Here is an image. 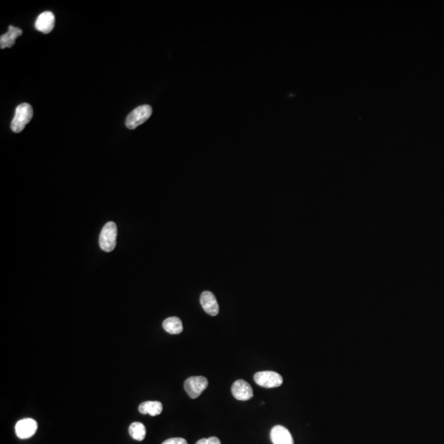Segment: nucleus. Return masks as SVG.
I'll use <instances>...</instances> for the list:
<instances>
[{
    "instance_id": "obj_13",
    "label": "nucleus",
    "mask_w": 444,
    "mask_h": 444,
    "mask_svg": "<svg viewBox=\"0 0 444 444\" xmlns=\"http://www.w3.org/2000/svg\"><path fill=\"white\" fill-rule=\"evenodd\" d=\"M163 328L170 334H179L183 332V323L179 318L171 317L163 322Z\"/></svg>"
},
{
    "instance_id": "obj_5",
    "label": "nucleus",
    "mask_w": 444,
    "mask_h": 444,
    "mask_svg": "<svg viewBox=\"0 0 444 444\" xmlns=\"http://www.w3.org/2000/svg\"><path fill=\"white\" fill-rule=\"evenodd\" d=\"M208 386V380L202 376H192L184 382V389L192 399H196Z\"/></svg>"
},
{
    "instance_id": "obj_1",
    "label": "nucleus",
    "mask_w": 444,
    "mask_h": 444,
    "mask_svg": "<svg viewBox=\"0 0 444 444\" xmlns=\"http://www.w3.org/2000/svg\"><path fill=\"white\" fill-rule=\"evenodd\" d=\"M33 116V109L30 104H20L15 110V115L12 120L11 129L14 133H21L26 125L31 121Z\"/></svg>"
},
{
    "instance_id": "obj_14",
    "label": "nucleus",
    "mask_w": 444,
    "mask_h": 444,
    "mask_svg": "<svg viewBox=\"0 0 444 444\" xmlns=\"http://www.w3.org/2000/svg\"><path fill=\"white\" fill-rule=\"evenodd\" d=\"M129 434L133 439L142 441L146 437V428L144 424L139 422H134L129 426Z\"/></svg>"
},
{
    "instance_id": "obj_6",
    "label": "nucleus",
    "mask_w": 444,
    "mask_h": 444,
    "mask_svg": "<svg viewBox=\"0 0 444 444\" xmlns=\"http://www.w3.org/2000/svg\"><path fill=\"white\" fill-rule=\"evenodd\" d=\"M232 392L234 397L239 401H248L254 396V391L251 385L243 379L234 382Z\"/></svg>"
},
{
    "instance_id": "obj_7",
    "label": "nucleus",
    "mask_w": 444,
    "mask_h": 444,
    "mask_svg": "<svg viewBox=\"0 0 444 444\" xmlns=\"http://www.w3.org/2000/svg\"><path fill=\"white\" fill-rule=\"evenodd\" d=\"M37 421L33 419H23L19 420L15 426L16 434L21 439H27L32 437L37 430Z\"/></svg>"
},
{
    "instance_id": "obj_15",
    "label": "nucleus",
    "mask_w": 444,
    "mask_h": 444,
    "mask_svg": "<svg viewBox=\"0 0 444 444\" xmlns=\"http://www.w3.org/2000/svg\"><path fill=\"white\" fill-rule=\"evenodd\" d=\"M196 444H221L219 438L216 437H211L209 438H202L197 441Z\"/></svg>"
},
{
    "instance_id": "obj_8",
    "label": "nucleus",
    "mask_w": 444,
    "mask_h": 444,
    "mask_svg": "<svg viewBox=\"0 0 444 444\" xmlns=\"http://www.w3.org/2000/svg\"><path fill=\"white\" fill-rule=\"evenodd\" d=\"M55 18L53 13L46 11L40 14L35 23V28L37 31L48 34L52 32L55 28Z\"/></svg>"
},
{
    "instance_id": "obj_2",
    "label": "nucleus",
    "mask_w": 444,
    "mask_h": 444,
    "mask_svg": "<svg viewBox=\"0 0 444 444\" xmlns=\"http://www.w3.org/2000/svg\"><path fill=\"white\" fill-rule=\"evenodd\" d=\"M118 230L115 222L110 221L105 225L102 228L99 244L101 250L105 252H112L116 246V238Z\"/></svg>"
},
{
    "instance_id": "obj_12",
    "label": "nucleus",
    "mask_w": 444,
    "mask_h": 444,
    "mask_svg": "<svg viewBox=\"0 0 444 444\" xmlns=\"http://www.w3.org/2000/svg\"><path fill=\"white\" fill-rule=\"evenodd\" d=\"M138 410L141 414H149L151 416H156L162 412V404L160 401H145L139 405Z\"/></svg>"
},
{
    "instance_id": "obj_3",
    "label": "nucleus",
    "mask_w": 444,
    "mask_h": 444,
    "mask_svg": "<svg viewBox=\"0 0 444 444\" xmlns=\"http://www.w3.org/2000/svg\"><path fill=\"white\" fill-rule=\"evenodd\" d=\"M152 114V108L148 105H143L136 108L127 116L125 124L128 129H135L141 124H144Z\"/></svg>"
},
{
    "instance_id": "obj_10",
    "label": "nucleus",
    "mask_w": 444,
    "mask_h": 444,
    "mask_svg": "<svg viewBox=\"0 0 444 444\" xmlns=\"http://www.w3.org/2000/svg\"><path fill=\"white\" fill-rule=\"evenodd\" d=\"M271 439L273 444H294L290 431L281 425L273 427L271 431Z\"/></svg>"
},
{
    "instance_id": "obj_9",
    "label": "nucleus",
    "mask_w": 444,
    "mask_h": 444,
    "mask_svg": "<svg viewBox=\"0 0 444 444\" xmlns=\"http://www.w3.org/2000/svg\"><path fill=\"white\" fill-rule=\"evenodd\" d=\"M200 303L204 311L211 316H216L219 313V305L215 296L210 291H204L200 296Z\"/></svg>"
},
{
    "instance_id": "obj_16",
    "label": "nucleus",
    "mask_w": 444,
    "mask_h": 444,
    "mask_svg": "<svg viewBox=\"0 0 444 444\" xmlns=\"http://www.w3.org/2000/svg\"><path fill=\"white\" fill-rule=\"evenodd\" d=\"M162 444H188V442L182 437H173V438L165 440Z\"/></svg>"
},
{
    "instance_id": "obj_11",
    "label": "nucleus",
    "mask_w": 444,
    "mask_h": 444,
    "mask_svg": "<svg viewBox=\"0 0 444 444\" xmlns=\"http://www.w3.org/2000/svg\"><path fill=\"white\" fill-rule=\"evenodd\" d=\"M22 35L23 31L20 28L10 26L7 33H5L0 37V48H11L12 46H14L17 38Z\"/></svg>"
},
{
    "instance_id": "obj_4",
    "label": "nucleus",
    "mask_w": 444,
    "mask_h": 444,
    "mask_svg": "<svg viewBox=\"0 0 444 444\" xmlns=\"http://www.w3.org/2000/svg\"><path fill=\"white\" fill-rule=\"evenodd\" d=\"M254 381L257 384L266 388L278 387L283 383V378L279 373L273 371H262L254 374Z\"/></svg>"
}]
</instances>
